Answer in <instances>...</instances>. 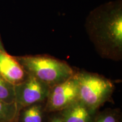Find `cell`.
<instances>
[{"label":"cell","mask_w":122,"mask_h":122,"mask_svg":"<svg viewBox=\"0 0 122 122\" xmlns=\"http://www.w3.org/2000/svg\"><path fill=\"white\" fill-rule=\"evenodd\" d=\"M88 36L103 57H122V0L101 5L89 13L85 23Z\"/></svg>","instance_id":"6da1fadb"},{"label":"cell","mask_w":122,"mask_h":122,"mask_svg":"<svg viewBox=\"0 0 122 122\" xmlns=\"http://www.w3.org/2000/svg\"><path fill=\"white\" fill-rule=\"evenodd\" d=\"M28 74L50 88L65 81L75 71L65 61L46 55L15 57Z\"/></svg>","instance_id":"7a4b0ae2"},{"label":"cell","mask_w":122,"mask_h":122,"mask_svg":"<svg viewBox=\"0 0 122 122\" xmlns=\"http://www.w3.org/2000/svg\"><path fill=\"white\" fill-rule=\"evenodd\" d=\"M78 83L79 100L96 111L110 98L114 85L109 79L98 74L80 71L75 72Z\"/></svg>","instance_id":"3957f363"},{"label":"cell","mask_w":122,"mask_h":122,"mask_svg":"<svg viewBox=\"0 0 122 122\" xmlns=\"http://www.w3.org/2000/svg\"><path fill=\"white\" fill-rule=\"evenodd\" d=\"M78 100V83L75 73L68 80L50 88L45 110L46 112H60Z\"/></svg>","instance_id":"277c9868"},{"label":"cell","mask_w":122,"mask_h":122,"mask_svg":"<svg viewBox=\"0 0 122 122\" xmlns=\"http://www.w3.org/2000/svg\"><path fill=\"white\" fill-rule=\"evenodd\" d=\"M50 88L48 85L28 74L24 81L15 85V102L18 108L44 102Z\"/></svg>","instance_id":"5b68a950"},{"label":"cell","mask_w":122,"mask_h":122,"mask_svg":"<svg viewBox=\"0 0 122 122\" xmlns=\"http://www.w3.org/2000/svg\"><path fill=\"white\" fill-rule=\"evenodd\" d=\"M28 74L15 57L6 50L0 51V76L9 83L16 85L24 81Z\"/></svg>","instance_id":"8992f818"},{"label":"cell","mask_w":122,"mask_h":122,"mask_svg":"<svg viewBox=\"0 0 122 122\" xmlns=\"http://www.w3.org/2000/svg\"><path fill=\"white\" fill-rule=\"evenodd\" d=\"M64 122H93L95 111L78 100L60 111Z\"/></svg>","instance_id":"52a82bcc"},{"label":"cell","mask_w":122,"mask_h":122,"mask_svg":"<svg viewBox=\"0 0 122 122\" xmlns=\"http://www.w3.org/2000/svg\"><path fill=\"white\" fill-rule=\"evenodd\" d=\"M42 103L19 108L14 122H44L46 111Z\"/></svg>","instance_id":"ba28073f"},{"label":"cell","mask_w":122,"mask_h":122,"mask_svg":"<svg viewBox=\"0 0 122 122\" xmlns=\"http://www.w3.org/2000/svg\"><path fill=\"white\" fill-rule=\"evenodd\" d=\"M18 109L16 102L7 103L0 100V122H14Z\"/></svg>","instance_id":"9c48e42d"},{"label":"cell","mask_w":122,"mask_h":122,"mask_svg":"<svg viewBox=\"0 0 122 122\" xmlns=\"http://www.w3.org/2000/svg\"><path fill=\"white\" fill-rule=\"evenodd\" d=\"M0 100L7 103H15V85L0 76Z\"/></svg>","instance_id":"30bf717a"},{"label":"cell","mask_w":122,"mask_h":122,"mask_svg":"<svg viewBox=\"0 0 122 122\" xmlns=\"http://www.w3.org/2000/svg\"><path fill=\"white\" fill-rule=\"evenodd\" d=\"M93 122H118V118L115 112L105 111L94 119Z\"/></svg>","instance_id":"8fae6325"},{"label":"cell","mask_w":122,"mask_h":122,"mask_svg":"<svg viewBox=\"0 0 122 122\" xmlns=\"http://www.w3.org/2000/svg\"><path fill=\"white\" fill-rule=\"evenodd\" d=\"M49 122H64L61 114L58 115H54L49 120Z\"/></svg>","instance_id":"7c38bea8"},{"label":"cell","mask_w":122,"mask_h":122,"mask_svg":"<svg viewBox=\"0 0 122 122\" xmlns=\"http://www.w3.org/2000/svg\"><path fill=\"white\" fill-rule=\"evenodd\" d=\"M5 48L4 47V45H3L2 40H1V36H0V51H5Z\"/></svg>","instance_id":"4fadbf2b"}]
</instances>
